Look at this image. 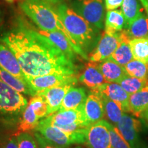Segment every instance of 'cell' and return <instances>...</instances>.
<instances>
[{
    "label": "cell",
    "mask_w": 148,
    "mask_h": 148,
    "mask_svg": "<svg viewBox=\"0 0 148 148\" xmlns=\"http://www.w3.org/2000/svg\"><path fill=\"white\" fill-rule=\"evenodd\" d=\"M1 40L15 55L25 77L77 73L75 62L36 31L20 27L7 33Z\"/></svg>",
    "instance_id": "1"
},
{
    "label": "cell",
    "mask_w": 148,
    "mask_h": 148,
    "mask_svg": "<svg viewBox=\"0 0 148 148\" xmlns=\"http://www.w3.org/2000/svg\"><path fill=\"white\" fill-rule=\"evenodd\" d=\"M45 1L51 3H58L60 0H45Z\"/></svg>",
    "instance_id": "37"
},
{
    "label": "cell",
    "mask_w": 148,
    "mask_h": 148,
    "mask_svg": "<svg viewBox=\"0 0 148 148\" xmlns=\"http://www.w3.org/2000/svg\"><path fill=\"white\" fill-rule=\"evenodd\" d=\"M130 112L138 118L148 122V85L139 91L130 95L129 98Z\"/></svg>",
    "instance_id": "16"
},
{
    "label": "cell",
    "mask_w": 148,
    "mask_h": 148,
    "mask_svg": "<svg viewBox=\"0 0 148 148\" xmlns=\"http://www.w3.org/2000/svg\"><path fill=\"white\" fill-rule=\"evenodd\" d=\"M84 106V104L75 109L58 110L42 120L66 132L86 128L90 125L85 116Z\"/></svg>",
    "instance_id": "4"
},
{
    "label": "cell",
    "mask_w": 148,
    "mask_h": 148,
    "mask_svg": "<svg viewBox=\"0 0 148 148\" xmlns=\"http://www.w3.org/2000/svg\"><path fill=\"white\" fill-rule=\"evenodd\" d=\"M38 32L49 38L70 60L74 62L77 53L73 49L69 40L62 33L58 32V31L48 32V31L43 30H40Z\"/></svg>",
    "instance_id": "21"
},
{
    "label": "cell",
    "mask_w": 148,
    "mask_h": 148,
    "mask_svg": "<svg viewBox=\"0 0 148 148\" xmlns=\"http://www.w3.org/2000/svg\"><path fill=\"white\" fill-rule=\"evenodd\" d=\"M0 23H1V13H0Z\"/></svg>",
    "instance_id": "39"
},
{
    "label": "cell",
    "mask_w": 148,
    "mask_h": 148,
    "mask_svg": "<svg viewBox=\"0 0 148 148\" xmlns=\"http://www.w3.org/2000/svg\"><path fill=\"white\" fill-rule=\"evenodd\" d=\"M121 7L126 21V27L143 14V8L138 0H123Z\"/></svg>",
    "instance_id": "28"
},
{
    "label": "cell",
    "mask_w": 148,
    "mask_h": 148,
    "mask_svg": "<svg viewBox=\"0 0 148 148\" xmlns=\"http://www.w3.org/2000/svg\"><path fill=\"white\" fill-rule=\"evenodd\" d=\"M5 1L8 3H14L16 1H17V0H5Z\"/></svg>",
    "instance_id": "38"
},
{
    "label": "cell",
    "mask_w": 148,
    "mask_h": 148,
    "mask_svg": "<svg viewBox=\"0 0 148 148\" xmlns=\"http://www.w3.org/2000/svg\"><path fill=\"white\" fill-rule=\"evenodd\" d=\"M130 39L140 38L148 35V17L142 14L125 29Z\"/></svg>",
    "instance_id": "27"
},
{
    "label": "cell",
    "mask_w": 148,
    "mask_h": 148,
    "mask_svg": "<svg viewBox=\"0 0 148 148\" xmlns=\"http://www.w3.org/2000/svg\"><path fill=\"white\" fill-rule=\"evenodd\" d=\"M15 135L18 148H38L36 138L29 132H22Z\"/></svg>",
    "instance_id": "32"
},
{
    "label": "cell",
    "mask_w": 148,
    "mask_h": 148,
    "mask_svg": "<svg viewBox=\"0 0 148 148\" xmlns=\"http://www.w3.org/2000/svg\"><path fill=\"white\" fill-rule=\"evenodd\" d=\"M123 0H105V5H106V10H113L121 6Z\"/></svg>",
    "instance_id": "34"
},
{
    "label": "cell",
    "mask_w": 148,
    "mask_h": 148,
    "mask_svg": "<svg viewBox=\"0 0 148 148\" xmlns=\"http://www.w3.org/2000/svg\"><path fill=\"white\" fill-rule=\"evenodd\" d=\"M110 134L112 148H130L117 127L110 124Z\"/></svg>",
    "instance_id": "31"
},
{
    "label": "cell",
    "mask_w": 148,
    "mask_h": 148,
    "mask_svg": "<svg viewBox=\"0 0 148 148\" xmlns=\"http://www.w3.org/2000/svg\"><path fill=\"white\" fill-rule=\"evenodd\" d=\"M86 96V90L82 87H72L68 90L58 110L75 109L84 104Z\"/></svg>",
    "instance_id": "20"
},
{
    "label": "cell",
    "mask_w": 148,
    "mask_h": 148,
    "mask_svg": "<svg viewBox=\"0 0 148 148\" xmlns=\"http://www.w3.org/2000/svg\"><path fill=\"white\" fill-rule=\"evenodd\" d=\"M119 42L120 32L112 35L104 32L95 49L89 53L88 60L100 62L110 58L117 48Z\"/></svg>",
    "instance_id": "11"
},
{
    "label": "cell",
    "mask_w": 148,
    "mask_h": 148,
    "mask_svg": "<svg viewBox=\"0 0 148 148\" xmlns=\"http://www.w3.org/2000/svg\"><path fill=\"white\" fill-rule=\"evenodd\" d=\"M27 99L0 79V115H16L24 111Z\"/></svg>",
    "instance_id": "6"
},
{
    "label": "cell",
    "mask_w": 148,
    "mask_h": 148,
    "mask_svg": "<svg viewBox=\"0 0 148 148\" xmlns=\"http://www.w3.org/2000/svg\"><path fill=\"white\" fill-rule=\"evenodd\" d=\"M116 127L130 148H148V143L142 136L141 121L124 114Z\"/></svg>",
    "instance_id": "7"
},
{
    "label": "cell",
    "mask_w": 148,
    "mask_h": 148,
    "mask_svg": "<svg viewBox=\"0 0 148 148\" xmlns=\"http://www.w3.org/2000/svg\"><path fill=\"white\" fill-rule=\"evenodd\" d=\"M117 83L129 95H132L134 92L139 91L148 85V82L145 79L130 76L127 74Z\"/></svg>",
    "instance_id": "30"
},
{
    "label": "cell",
    "mask_w": 148,
    "mask_h": 148,
    "mask_svg": "<svg viewBox=\"0 0 148 148\" xmlns=\"http://www.w3.org/2000/svg\"><path fill=\"white\" fill-rule=\"evenodd\" d=\"M140 1L142 3V5L144 7V8L145 9L148 15V0H140Z\"/></svg>",
    "instance_id": "36"
},
{
    "label": "cell",
    "mask_w": 148,
    "mask_h": 148,
    "mask_svg": "<svg viewBox=\"0 0 148 148\" xmlns=\"http://www.w3.org/2000/svg\"><path fill=\"white\" fill-rule=\"evenodd\" d=\"M110 124L102 119L86 128L85 143L88 148H112Z\"/></svg>",
    "instance_id": "9"
},
{
    "label": "cell",
    "mask_w": 148,
    "mask_h": 148,
    "mask_svg": "<svg viewBox=\"0 0 148 148\" xmlns=\"http://www.w3.org/2000/svg\"><path fill=\"white\" fill-rule=\"evenodd\" d=\"M98 66L106 82H116L127 75L124 66L108 58L98 63Z\"/></svg>",
    "instance_id": "18"
},
{
    "label": "cell",
    "mask_w": 148,
    "mask_h": 148,
    "mask_svg": "<svg viewBox=\"0 0 148 148\" xmlns=\"http://www.w3.org/2000/svg\"><path fill=\"white\" fill-rule=\"evenodd\" d=\"M91 90L103 94L109 99L116 101L121 105L124 112H130L129 105L130 95L118 83L106 82L97 88L91 89Z\"/></svg>",
    "instance_id": "12"
},
{
    "label": "cell",
    "mask_w": 148,
    "mask_h": 148,
    "mask_svg": "<svg viewBox=\"0 0 148 148\" xmlns=\"http://www.w3.org/2000/svg\"><path fill=\"white\" fill-rule=\"evenodd\" d=\"M97 93L100 95L102 99L103 108H104V116H106L107 119L112 123L111 124L116 126L118 122L121 120L122 116L124 114V111L121 106L116 101L103 95V94L99 93V92H97Z\"/></svg>",
    "instance_id": "23"
},
{
    "label": "cell",
    "mask_w": 148,
    "mask_h": 148,
    "mask_svg": "<svg viewBox=\"0 0 148 148\" xmlns=\"http://www.w3.org/2000/svg\"><path fill=\"white\" fill-rule=\"evenodd\" d=\"M29 86L36 92L47 88L60 86L63 84H77V79L75 75H64V74H48L34 77H25Z\"/></svg>",
    "instance_id": "10"
},
{
    "label": "cell",
    "mask_w": 148,
    "mask_h": 148,
    "mask_svg": "<svg viewBox=\"0 0 148 148\" xmlns=\"http://www.w3.org/2000/svg\"><path fill=\"white\" fill-rule=\"evenodd\" d=\"M21 10L40 29V30L62 33L75 50L73 41L61 21L56 10L45 0H23L20 4Z\"/></svg>",
    "instance_id": "3"
},
{
    "label": "cell",
    "mask_w": 148,
    "mask_h": 148,
    "mask_svg": "<svg viewBox=\"0 0 148 148\" xmlns=\"http://www.w3.org/2000/svg\"><path fill=\"white\" fill-rule=\"evenodd\" d=\"M73 86V84H68L54 86L37 92L36 95L41 96L44 98L47 103L49 113L51 114L58 111L66 92Z\"/></svg>",
    "instance_id": "13"
},
{
    "label": "cell",
    "mask_w": 148,
    "mask_h": 148,
    "mask_svg": "<svg viewBox=\"0 0 148 148\" xmlns=\"http://www.w3.org/2000/svg\"><path fill=\"white\" fill-rule=\"evenodd\" d=\"M134 59L148 63V35L129 41Z\"/></svg>",
    "instance_id": "26"
},
{
    "label": "cell",
    "mask_w": 148,
    "mask_h": 148,
    "mask_svg": "<svg viewBox=\"0 0 148 148\" xmlns=\"http://www.w3.org/2000/svg\"><path fill=\"white\" fill-rule=\"evenodd\" d=\"M71 8L93 26L99 29L103 27V0H75L72 3Z\"/></svg>",
    "instance_id": "8"
},
{
    "label": "cell",
    "mask_w": 148,
    "mask_h": 148,
    "mask_svg": "<svg viewBox=\"0 0 148 148\" xmlns=\"http://www.w3.org/2000/svg\"><path fill=\"white\" fill-rule=\"evenodd\" d=\"M3 148H18L17 138L16 135L11 136L3 145Z\"/></svg>",
    "instance_id": "35"
},
{
    "label": "cell",
    "mask_w": 148,
    "mask_h": 148,
    "mask_svg": "<svg viewBox=\"0 0 148 148\" xmlns=\"http://www.w3.org/2000/svg\"><path fill=\"white\" fill-rule=\"evenodd\" d=\"M127 75L145 79L148 82V63L133 59L124 66Z\"/></svg>",
    "instance_id": "29"
},
{
    "label": "cell",
    "mask_w": 148,
    "mask_h": 148,
    "mask_svg": "<svg viewBox=\"0 0 148 148\" xmlns=\"http://www.w3.org/2000/svg\"><path fill=\"white\" fill-rule=\"evenodd\" d=\"M0 79L3 80L5 84L10 86L16 91L25 95L35 96L36 92L29 86L27 83L24 82L21 79L14 76L2 68L0 67Z\"/></svg>",
    "instance_id": "25"
},
{
    "label": "cell",
    "mask_w": 148,
    "mask_h": 148,
    "mask_svg": "<svg viewBox=\"0 0 148 148\" xmlns=\"http://www.w3.org/2000/svg\"><path fill=\"white\" fill-rule=\"evenodd\" d=\"M126 27V21L121 10L108 11L105 21V32L116 34Z\"/></svg>",
    "instance_id": "22"
},
{
    "label": "cell",
    "mask_w": 148,
    "mask_h": 148,
    "mask_svg": "<svg viewBox=\"0 0 148 148\" xmlns=\"http://www.w3.org/2000/svg\"><path fill=\"white\" fill-rule=\"evenodd\" d=\"M34 137L36 138L37 143H38V148H63V147H58V146L50 143L49 140H47L45 138H44L39 132H36V131L34 133ZM76 148H79V147H76Z\"/></svg>",
    "instance_id": "33"
},
{
    "label": "cell",
    "mask_w": 148,
    "mask_h": 148,
    "mask_svg": "<svg viewBox=\"0 0 148 148\" xmlns=\"http://www.w3.org/2000/svg\"><path fill=\"white\" fill-rule=\"evenodd\" d=\"M130 38L127 36L125 29L120 32V42L116 50L114 51L110 58L124 66L129 62L134 59L133 54L130 46L129 41Z\"/></svg>",
    "instance_id": "19"
},
{
    "label": "cell",
    "mask_w": 148,
    "mask_h": 148,
    "mask_svg": "<svg viewBox=\"0 0 148 148\" xmlns=\"http://www.w3.org/2000/svg\"><path fill=\"white\" fill-rule=\"evenodd\" d=\"M0 67L27 83L25 75L22 71L17 58L5 44H0Z\"/></svg>",
    "instance_id": "15"
},
{
    "label": "cell",
    "mask_w": 148,
    "mask_h": 148,
    "mask_svg": "<svg viewBox=\"0 0 148 148\" xmlns=\"http://www.w3.org/2000/svg\"><path fill=\"white\" fill-rule=\"evenodd\" d=\"M56 10L71 36L75 52L88 60V53L95 49L99 40V29L66 4H60Z\"/></svg>",
    "instance_id": "2"
},
{
    "label": "cell",
    "mask_w": 148,
    "mask_h": 148,
    "mask_svg": "<svg viewBox=\"0 0 148 148\" xmlns=\"http://www.w3.org/2000/svg\"><path fill=\"white\" fill-rule=\"evenodd\" d=\"M86 128L73 132H66L54 125L40 120L35 130L39 132L50 143L58 147L66 148L73 144L85 143Z\"/></svg>",
    "instance_id": "5"
},
{
    "label": "cell",
    "mask_w": 148,
    "mask_h": 148,
    "mask_svg": "<svg viewBox=\"0 0 148 148\" xmlns=\"http://www.w3.org/2000/svg\"><path fill=\"white\" fill-rule=\"evenodd\" d=\"M84 113L89 125L102 120L104 114V108L102 99L97 92L91 91L86 97L84 106Z\"/></svg>",
    "instance_id": "14"
},
{
    "label": "cell",
    "mask_w": 148,
    "mask_h": 148,
    "mask_svg": "<svg viewBox=\"0 0 148 148\" xmlns=\"http://www.w3.org/2000/svg\"><path fill=\"white\" fill-rule=\"evenodd\" d=\"M98 63L99 62L89 61L79 77V82L90 89H93L106 83V79L99 69Z\"/></svg>",
    "instance_id": "17"
},
{
    "label": "cell",
    "mask_w": 148,
    "mask_h": 148,
    "mask_svg": "<svg viewBox=\"0 0 148 148\" xmlns=\"http://www.w3.org/2000/svg\"><path fill=\"white\" fill-rule=\"evenodd\" d=\"M39 120L40 119L35 112L32 104L29 102L23 111V117L18 124L16 134L22 132H29L32 130H35L39 123Z\"/></svg>",
    "instance_id": "24"
}]
</instances>
